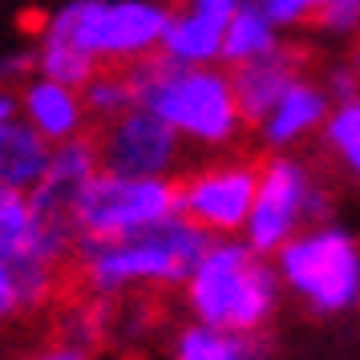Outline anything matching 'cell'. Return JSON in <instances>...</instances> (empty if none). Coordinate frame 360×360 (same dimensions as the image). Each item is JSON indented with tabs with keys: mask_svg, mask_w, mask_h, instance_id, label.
<instances>
[{
	"mask_svg": "<svg viewBox=\"0 0 360 360\" xmlns=\"http://www.w3.org/2000/svg\"><path fill=\"white\" fill-rule=\"evenodd\" d=\"M211 231L191 223L186 214H170L146 231H134L122 239H89L77 235L73 259L77 276L94 295H122L138 283H162V288H182L186 276L195 271L202 251L211 247Z\"/></svg>",
	"mask_w": 360,
	"mask_h": 360,
	"instance_id": "6da1fadb",
	"label": "cell"
},
{
	"mask_svg": "<svg viewBox=\"0 0 360 360\" xmlns=\"http://www.w3.org/2000/svg\"><path fill=\"white\" fill-rule=\"evenodd\" d=\"M126 77L134 89V105H146L195 146H227L243 130V114L235 101L231 73L214 65H179L154 49L130 61Z\"/></svg>",
	"mask_w": 360,
	"mask_h": 360,
	"instance_id": "7a4b0ae2",
	"label": "cell"
},
{
	"mask_svg": "<svg viewBox=\"0 0 360 360\" xmlns=\"http://www.w3.org/2000/svg\"><path fill=\"white\" fill-rule=\"evenodd\" d=\"M186 308L195 320L231 332H259L279 308V271L247 239L214 235L186 276Z\"/></svg>",
	"mask_w": 360,
	"mask_h": 360,
	"instance_id": "3957f363",
	"label": "cell"
},
{
	"mask_svg": "<svg viewBox=\"0 0 360 360\" xmlns=\"http://www.w3.org/2000/svg\"><path fill=\"white\" fill-rule=\"evenodd\" d=\"M276 271L316 316H340L360 304V243L340 223L300 227L276 251Z\"/></svg>",
	"mask_w": 360,
	"mask_h": 360,
	"instance_id": "277c9868",
	"label": "cell"
},
{
	"mask_svg": "<svg viewBox=\"0 0 360 360\" xmlns=\"http://www.w3.org/2000/svg\"><path fill=\"white\" fill-rule=\"evenodd\" d=\"M170 8L154 0H73L45 25L69 37L98 65H130L162 45Z\"/></svg>",
	"mask_w": 360,
	"mask_h": 360,
	"instance_id": "5b68a950",
	"label": "cell"
},
{
	"mask_svg": "<svg viewBox=\"0 0 360 360\" xmlns=\"http://www.w3.org/2000/svg\"><path fill=\"white\" fill-rule=\"evenodd\" d=\"M73 214H77V235L122 239V235L146 231L170 214H179V182H170V174L138 179V174L98 170L85 182Z\"/></svg>",
	"mask_w": 360,
	"mask_h": 360,
	"instance_id": "8992f818",
	"label": "cell"
},
{
	"mask_svg": "<svg viewBox=\"0 0 360 360\" xmlns=\"http://www.w3.org/2000/svg\"><path fill=\"white\" fill-rule=\"evenodd\" d=\"M328 214V195L316 186L311 170L300 158L276 150V158L259 166L255 202L243 223V239L259 255H276L300 227L320 223Z\"/></svg>",
	"mask_w": 360,
	"mask_h": 360,
	"instance_id": "52a82bcc",
	"label": "cell"
},
{
	"mask_svg": "<svg viewBox=\"0 0 360 360\" xmlns=\"http://www.w3.org/2000/svg\"><path fill=\"white\" fill-rule=\"evenodd\" d=\"M94 142H98L101 170L114 174L146 179V174H170L182 162V134L146 105H130L117 117L101 122Z\"/></svg>",
	"mask_w": 360,
	"mask_h": 360,
	"instance_id": "ba28073f",
	"label": "cell"
},
{
	"mask_svg": "<svg viewBox=\"0 0 360 360\" xmlns=\"http://www.w3.org/2000/svg\"><path fill=\"white\" fill-rule=\"evenodd\" d=\"M255 182H259V170L247 162L202 166L179 182V214H186L211 235H235L243 231L251 214Z\"/></svg>",
	"mask_w": 360,
	"mask_h": 360,
	"instance_id": "9c48e42d",
	"label": "cell"
},
{
	"mask_svg": "<svg viewBox=\"0 0 360 360\" xmlns=\"http://www.w3.org/2000/svg\"><path fill=\"white\" fill-rule=\"evenodd\" d=\"M243 0H186V8L170 13L158 53L179 65H214L223 53L227 20Z\"/></svg>",
	"mask_w": 360,
	"mask_h": 360,
	"instance_id": "30bf717a",
	"label": "cell"
},
{
	"mask_svg": "<svg viewBox=\"0 0 360 360\" xmlns=\"http://www.w3.org/2000/svg\"><path fill=\"white\" fill-rule=\"evenodd\" d=\"M17 101H20V117L29 126H37L53 146L65 142V138H77V134H89V114H85L82 89H73V85H61L37 73V77L20 85Z\"/></svg>",
	"mask_w": 360,
	"mask_h": 360,
	"instance_id": "8fae6325",
	"label": "cell"
},
{
	"mask_svg": "<svg viewBox=\"0 0 360 360\" xmlns=\"http://www.w3.org/2000/svg\"><path fill=\"white\" fill-rule=\"evenodd\" d=\"M328 110H332V94H328L324 85L316 82H304V77H295L279 101L259 117V138L267 150H292L300 138H308L311 130H320L324 126Z\"/></svg>",
	"mask_w": 360,
	"mask_h": 360,
	"instance_id": "7c38bea8",
	"label": "cell"
},
{
	"mask_svg": "<svg viewBox=\"0 0 360 360\" xmlns=\"http://www.w3.org/2000/svg\"><path fill=\"white\" fill-rule=\"evenodd\" d=\"M300 77V57L288 53L279 45L267 57H255L247 65L231 69V85H235V101H239V114L243 126H259V117L279 101V94Z\"/></svg>",
	"mask_w": 360,
	"mask_h": 360,
	"instance_id": "4fadbf2b",
	"label": "cell"
},
{
	"mask_svg": "<svg viewBox=\"0 0 360 360\" xmlns=\"http://www.w3.org/2000/svg\"><path fill=\"white\" fill-rule=\"evenodd\" d=\"M49 154L53 142L37 126H29L20 114L0 126V182L33 191L45 174V166H49Z\"/></svg>",
	"mask_w": 360,
	"mask_h": 360,
	"instance_id": "5bb4252c",
	"label": "cell"
},
{
	"mask_svg": "<svg viewBox=\"0 0 360 360\" xmlns=\"http://www.w3.org/2000/svg\"><path fill=\"white\" fill-rule=\"evenodd\" d=\"M283 41H279V25L267 13H263L255 0H243L235 8V17L227 20V33H223V53L219 61H227L231 69L235 65H247L255 57H267L276 53Z\"/></svg>",
	"mask_w": 360,
	"mask_h": 360,
	"instance_id": "9a60e30c",
	"label": "cell"
},
{
	"mask_svg": "<svg viewBox=\"0 0 360 360\" xmlns=\"http://www.w3.org/2000/svg\"><path fill=\"white\" fill-rule=\"evenodd\" d=\"M174 356L179 360H255L263 356V340L255 332H231L214 324H186L174 336Z\"/></svg>",
	"mask_w": 360,
	"mask_h": 360,
	"instance_id": "2e32d148",
	"label": "cell"
},
{
	"mask_svg": "<svg viewBox=\"0 0 360 360\" xmlns=\"http://www.w3.org/2000/svg\"><path fill=\"white\" fill-rule=\"evenodd\" d=\"M33 69L41 77H53V82H61V85L82 89L101 65L85 49H77L69 37H61L57 29L45 25V29H41V41H37V49H33Z\"/></svg>",
	"mask_w": 360,
	"mask_h": 360,
	"instance_id": "e0dca14e",
	"label": "cell"
},
{
	"mask_svg": "<svg viewBox=\"0 0 360 360\" xmlns=\"http://www.w3.org/2000/svg\"><path fill=\"white\" fill-rule=\"evenodd\" d=\"M324 142L328 150L336 154V162L360 182V94L356 98H344L336 101L324 117Z\"/></svg>",
	"mask_w": 360,
	"mask_h": 360,
	"instance_id": "ac0fdd59",
	"label": "cell"
},
{
	"mask_svg": "<svg viewBox=\"0 0 360 360\" xmlns=\"http://www.w3.org/2000/svg\"><path fill=\"white\" fill-rule=\"evenodd\" d=\"M82 101H85V114L94 117V122H110V117H117L122 110H130L134 89H130L126 69L101 65L98 73L82 85Z\"/></svg>",
	"mask_w": 360,
	"mask_h": 360,
	"instance_id": "d6986e66",
	"label": "cell"
},
{
	"mask_svg": "<svg viewBox=\"0 0 360 360\" xmlns=\"http://www.w3.org/2000/svg\"><path fill=\"white\" fill-rule=\"evenodd\" d=\"M255 4L276 20L279 29H295V25H304V20L320 17V8H324L328 0H255Z\"/></svg>",
	"mask_w": 360,
	"mask_h": 360,
	"instance_id": "ffe728a7",
	"label": "cell"
},
{
	"mask_svg": "<svg viewBox=\"0 0 360 360\" xmlns=\"http://www.w3.org/2000/svg\"><path fill=\"white\" fill-rule=\"evenodd\" d=\"M316 20H320V29L332 33V37L360 33V0H328Z\"/></svg>",
	"mask_w": 360,
	"mask_h": 360,
	"instance_id": "44dd1931",
	"label": "cell"
},
{
	"mask_svg": "<svg viewBox=\"0 0 360 360\" xmlns=\"http://www.w3.org/2000/svg\"><path fill=\"white\" fill-rule=\"evenodd\" d=\"M20 292H17V271H13V263L0 255V324L4 320H13V316H20Z\"/></svg>",
	"mask_w": 360,
	"mask_h": 360,
	"instance_id": "7402d4cb",
	"label": "cell"
},
{
	"mask_svg": "<svg viewBox=\"0 0 360 360\" xmlns=\"http://www.w3.org/2000/svg\"><path fill=\"white\" fill-rule=\"evenodd\" d=\"M356 82H360V73L352 65L348 69H332L328 82H324V89L332 94V101H344V98H356Z\"/></svg>",
	"mask_w": 360,
	"mask_h": 360,
	"instance_id": "603a6c76",
	"label": "cell"
},
{
	"mask_svg": "<svg viewBox=\"0 0 360 360\" xmlns=\"http://www.w3.org/2000/svg\"><path fill=\"white\" fill-rule=\"evenodd\" d=\"M17 114H20V101H17V94H13V85L0 82V126H4L8 117H17Z\"/></svg>",
	"mask_w": 360,
	"mask_h": 360,
	"instance_id": "cb8c5ba5",
	"label": "cell"
},
{
	"mask_svg": "<svg viewBox=\"0 0 360 360\" xmlns=\"http://www.w3.org/2000/svg\"><path fill=\"white\" fill-rule=\"evenodd\" d=\"M352 69L360 73V41H356V49H352Z\"/></svg>",
	"mask_w": 360,
	"mask_h": 360,
	"instance_id": "d4e9b609",
	"label": "cell"
}]
</instances>
